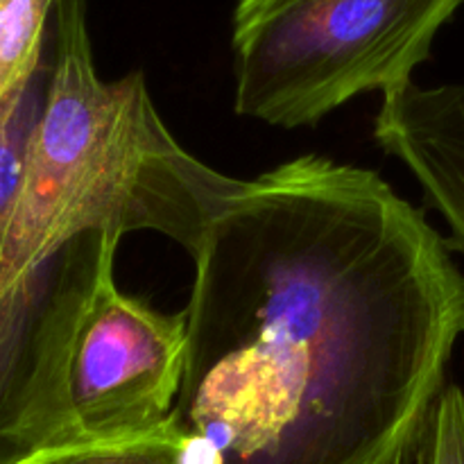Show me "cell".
Segmentation results:
<instances>
[{"label": "cell", "mask_w": 464, "mask_h": 464, "mask_svg": "<svg viewBox=\"0 0 464 464\" xmlns=\"http://www.w3.org/2000/svg\"><path fill=\"white\" fill-rule=\"evenodd\" d=\"M34 464H39V462H34Z\"/></svg>", "instance_id": "obj_11"}, {"label": "cell", "mask_w": 464, "mask_h": 464, "mask_svg": "<svg viewBox=\"0 0 464 464\" xmlns=\"http://www.w3.org/2000/svg\"><path fill=\"white\" fill-rule=\"evenodd\" d=\"M186 367V313L166 315L100 281L68 365V406L84 444L150 433L170 420Z\"/></svg>", "instance_id": "obj_4"}, {"label": "cell", "mask_w": 464, "mask_h": 464, "mask_svg": "<svg viewBox=\"0 0 464 464\" xmlns=\"http://www.w3.org/2000/svg\"><path fill=\"white\" fill-rule=\"evenodd\" d=\"M190 256L179 464L415 456L464 334V276L383 177L281 163L240 181Z\"/></svg>", "instance_id": "obj_1"}, {"label": "cell", "mask_w": 464, "mask_h": 464, "mask_svg": "<svg viewBox=\"0 0 464 464\" xmlns=\"http://www.w3.org/2000/svg\"><path fill=\"white\" fill-rule=\"evenodd\" d=\"M39 464H179V429L175 420L134 438L62 449Z\"/></svg>", "instance_id": "obj_8"}, {"label": "cell", "mask_w": 464, "mask_h": 464, "mask_svg": "<svg viewBox=\"0 0 464 464\" xmlns=\"http://www.w3.org/2000/svg\"><path fill=\"white\" fill-rule=\"evenodd\" d=\"M462 0H238L234 109L276 127L315 125L352 98L390 93Z\"/></svg>", "instance_id": "obj_3"}, {"label": "cell", "mask_w": 464, "mask_h": 464, "mask_svg": "<svg viewBox=\"0 0 464 464\" xmlns=\"http://www.w3.org/2000/svg\"><path fill=\"white\" fill-rule=\"evenodd\" d=\"M53 45V36H50ZM50 84V50L34 80L0 109V240L25 179L27 159Z\"/></svg>", "instance_id": "obj_7"}, {"label": "cell", "mask_w": 464, "mask_h": 464, "mask_svg": "<svg viewBox=\"0 0 464 464\" xmlns=\"http://www.w3.org/2000/svg\"><path fill=\"white\" fill-rule=\"evenodd\" d=\"M240 181L181 148L143 72L100 80L86 0H54L48 95L0 240V299L89 231H157L193 254Z\"/></svg>", "instance_id": "obj_2"}, {"label": "cell", "mask_w": 464, "mask_h": 464, "mask_svg": "<svg viewBox=\"0 0 464 464\" xmlns=\"http://www.w3.org/2000/svg\"><path fill=\"white\" fill-rule=\"evenodd\" d=\"M412 460H415V456H403V458H399V460L392 462V464H412Z\"/></svg>", "instance_id": "obj_10"}, {"label": "cell", "mask_w": 464, "mask_h": 464, "mask_svg": "<svg viewBox=\"0 0 464 464\" xmlns=\"http://www.w3.org/2000/svg\"><path fill=\"white\" fill-rule=\"evenodd\" d=\"M54 0H0V109L44 68Z\"/></svg>", "instance_id": "obj_6"}, {"label": "cell", "mask_w": 464, "mask_h": 464, "mask_svg": "<svg viewBox=\"0 0 464 464\" xmlns=\"http://www.w3.org/2000/svg\"><path fill=\"white\" fill-rule=\"evenodd\" d=\"M374 139L420 181L451 229L449 247L464 254V84L411 82L385 93Z\"/></svg>", "instance_id": "obj_5"}, {"label": "cell", "mask_w": 464, "mask_h": 464, "mask_svg": "<svg viewBox=\"0 0 464 464\" xmlns=\"http://www.w3.org/2000/svg\"><path fill=\"white\" fill-rule=\"evenodd\" d=\"M412 464H464V392L444 385L417 440Z\"/></svg>", "instance_id": "obj_9"}]
</instances>
